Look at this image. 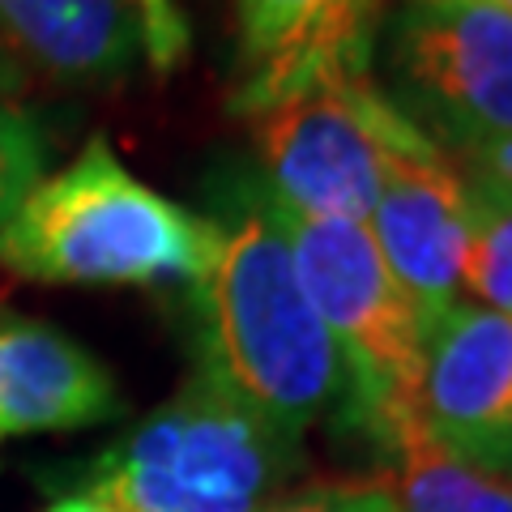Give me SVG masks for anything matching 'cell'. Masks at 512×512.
Masks as SVG:
<instances>
[{
	"instance_id": "obj_9",
	"label": "cell",
	"mask_w": 512,
	"mask_h": 512,
	"mask_svg": "<svg viewBox=\"0 0 512 512\" xmlns=\"http://www.w3.org/2000/svg\"><path fill=\"white\" fill-rule=\"evenodd\" d=\"M389 0H235L244 82L235 111L261 116L333 77L372 73V43Z\"/></svg>"
},
{
	"instance_id": "obj_17",
	"label": "cell",
	"mask_w": 512,
	"mask_h": 512,
	"mask_svg": "<svg viewBox=\"0 0 512 512\" xmlns=\"http://www.w3.org/2000/svg\"><path fill=\"white\" fill-rule=\"evenodd\" d=\"M43 512H120V508H111L103 495H94V491H86V487H77V491H69V495H60V500H52Z\"/></svg>"
},
{
	"instance_id": "obj_14",
	"label": "cell",
	"mask_w": 512,
	"mask_h": 512,
	"mask_svg": "<svg viewBox=\"0 0 512 512\" xmlns=\"http://www.w3.org/2000/svg\"><path fill=\"white\" fill-rule=\"evenodd\" d=\"M47 133L30 111L0 103V227L13 218L22 197L43 180Z\"/></svg>"
},
{
	"instance_id": "obj_16",
	"label": "cell",
	"mask_w": 512,
	"mask_h": 512,
	"mask_svg": "<svg viewBox=\"0 0 512 512\" xmlns=\"http://www.w3.org/2000/svg\"><path fill=\"white\" fill-rule=\"evenodd\" d=\"M128 5H137L150 18V60L154 64H171L184 52L188 35H184V22L175 18L171 0H128Z\"/></svg>"
},
{
	"instance_id": "obj_4",
	"label": "cell",
	"mask_w": 512,
	"mask_h": 512,
	"mask_svg": "<svg viewBox=\"0 0 512 512\" xmlns=\"http://www.w3.org/2000/svg\"><path fill=\"white\" fill-rule=\"evenodd\" d=\"M282 227L291 239L303 295L312 299L338 350L346 423L389 453L393 440L419 423L423 346L431 333L427 316L384 265L367 222L282 210Z\"/></svg>"
},
{
	"instance_id": "obj_11",
	"label": "cell",
	"mask_w": 512,
	"mask_h": 512,
	"mask_svg": "<svg viewBox=\"0 0 512 512\" xmlns=\"http://www.w3.org/2000/svg\"><path fill=\"white\" fill-rule=\"evenodd\" d=\"M0 43L60 86H116L150 56V18L128 0H0Z\"/></svg>"
},
{
	"instance_id": "obj_19",
	"label": "cell",
	"mask_w": 512,
	"mask_h": 512,
	"mask_svg": "<svg viewBox=\"0 0 512 512\" xmlns=\"http://www.w3.org/2000/svg\"><path fill=\"white\" fill-rule=\"evenodd\" d=\"M384 487H389V483H384ZM376 512H397V508H393V495H384V500L376 504Z\"/></svg>"
},
{
	"instance_id": "obj_13",
	"label": "cell",
	"mask_w": 512,
	"mask_h": 512,
	"mask_svg": "<svg viewBox=\"0 0 512 512\" xmlns=\"http://www.w3.org/2000/svg\"><path fill=\"white\" fill-rule=\"evenodd\" d=\"M466 291L512 320V184L466 167Z\"/></svg>"
},
{
	"instance_id": "obj_8",
	"label": "cell",
	"mask_w": 512,
	"mask_h": 512,
	"mask_svg": "<svg viewBox=\"0 0 512 512\" xmlns=\"http://www.w3.org/2000/svg\"><path fill=\"white\" fill-rule=\"evenodd\" d=\"M372 244L427 316V325L453 308L466 291V239H470V205H466V171L453 154L423 137L419 146L397 154L384 171V188L367 214Z\"/></svg>"
},
{
	"instance_id": "obj_3",
	"label": "cell",
	"mask_w": 512,
	"mask_h": 512,
	"mask_svg": "<svg viewBox=\"0 0 512 512\" xmlns=\"http://www.w3.org/2000/svg\"><path fill=\"white\" fill-rule=\"evenodd\" d=\"M299 470L303 440L197 367L171 402L90 457L82 487L120 512H261Z\"/></svg>"
},
{
	"instance_id": "obj_2",
	"label": "cell",
	"mask_w": 512,
	"mask_h": 512,
	"mask_svg": "<svg viewBox=\"0 0 512 512\" xmlns=\"http://www.w3.org/2000/svg\"><path fill=\"white\" fill-rule=\"evenodd\" d=\"M210 256V218L137 180L103 133L0 227V269L52 286H197Z\"/></svg>"
},
{
	"instance_id": "obj_12",
	"label": "cell",
	"mask_w": 512,
	"mask_h": 512,
	"mask_svg": "<svg viewBox=\"0 0 512 512\" xmlns=\"http://www.w3.org/2000/svg\"><path fill=\"white\" fill-rule=\"evenodd\" d=\"M384 478L397 512H512V478H495L457 461L414 423L389 448Z\"/></svg>"
},
{
	"instance_id": "obj_6",
	"label": "cell",
	"mask_w": 512,
	"mask_h": 512,
	"mask_svg": "<svg viewBox=\"0 0 512 512\" xmlns=\"http://www.w3.org/2000/svg\"><path fill=\"white\" fill-rule=\"evenodd\" d=\"M389 99L453 158L512 137V13L495 0H402Z\"/></svg>"
},
{
	"instance_id": "obj_15",
	"label": "cell",
	"mask_w": 512,
	"mask_h": 512,
	"mask_svg": "<svg viewBox=\"0 0 512 512\" xmlns=\"http://www.w3.org/2000/svg\"><path fill=\"white\" fill-rule=\"evenodd\" d=\"M384 495V478H308L261 512H376Z\"/></svg>"
},
{
	"instance_id": "obj_1",
	"label": "cell",
	"mask_w": 512,
	"mask_h": 512,
	"mask_svg": "<svg viewBox=\"0 0 512 512\" xmlns=\"http://www.w3.org/2000/svg\"><path fill=\"white\" fill-rule=\"evenodd\" d=\"M214 256L192 286L197 367L231 397L303 440L342 406L346 380L325 325L303 295L282 210L256 167L222 163L205 180Z\"/></svg>"
},
{
	"instance_id": "obj_20",
	"label": "cell",
	"mask_w": 512,
	"mask_h": 512,
	"mask_svg": "<svg viewBox=\"0 0 512 512\" xmlns=\"http://www.w3.org/2000/svg\"><path fill=\"white\" fill-rule=\"evenodd\" d=\"M495 5H504V9H508V13H512V0H495Z\"/></svg>"
},
{
	"instance_id": "obj_10",
	"label": "cell",
	"mask_w": 512,
	"mask_h": 512,
	"mask_svg": "<svg viewBox=\"0 0 512 512\" xmlns=\"http://www.w3.org/2000/svg\"><path fill=\"white\" fill-rule=\"evenodd\" d=\"M124 414L116 376L39 316L0 308V444L99 427Z\"/></svg>"
},
{
	"instance_id": "obj_7",
	"label": "cell",
	"mask_w": 512,
	"mask_h": 512,
	"mask_svg": "<svg viewBox=\"0 0 512 512\" xmlns=\"http://www.w3.org/2000/svg\"><path fill=\"white\" fill-rule=\"evenodd\" d=\"M419 427L466 466L512 478V320L457 299L427 333Z\"/></svg>"
},
{
	"instance_id": "obj_5",
	"label": "cell",
	"mask_w": 512,
	"mask_h": 512,
	"mask_svg": "<svg viewBox=\"0 0 512 512\" xmlns=\"http://www.w3.org/2000/svg\"><path fill=\"white\" fill-rule=\"evenodd\" d=\"M261 180L282 210L367 222L397 154L427 137L372 73L333 77L252 116Z\"/></svg>"
},
{
	"instance_id": "obj_18",
	"label": "cell",
	"mask_w": 512,
	"mask_h": 512,
	"mask_svg": "<svg viewBox=\"0 0 512 512\" xmlns=\"http://www.w3.org/2000/svg\"><path fill=\"white\" fill-rule=\"evenodd\" d=\"M22 86H26V69L5 52V43H0V103H9Z\"/></svg>"
}]
</instances>
